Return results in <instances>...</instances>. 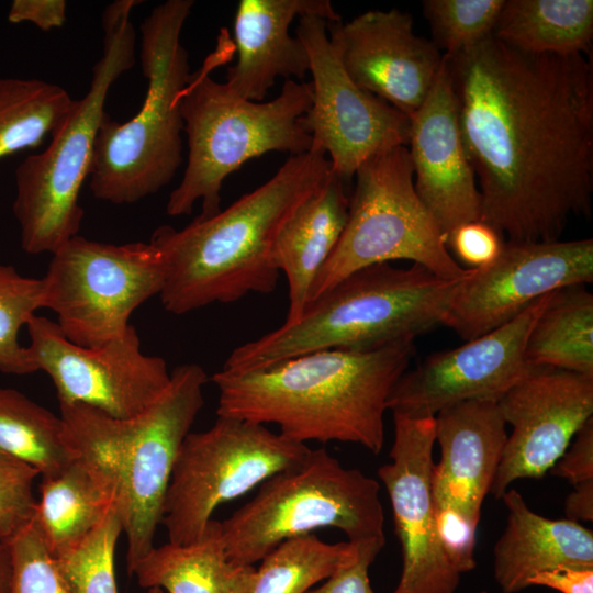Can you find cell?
I'll return each instance as SVG.
<instances>
[{
    "mask_svg": "<svg viewBox=\"0 0 593 593\" xmlns=\"http://www.w3.org/2000/svg\"><path fill=\"white\" fill-rule=\"evenodd\" d=\"M444 57L480 220L510 240H559L572 215L591 211V61L526 54L493 35Z\"/></svg>",
    "mask_w": 593,
    "mask_h": 593,
    "instance_id": "obj_1",
    "label": "cell"
},
{
    "mask_svg": "<svg viewBox=\"0 0 593 593\" xmlns=\"http://www.w3.org/2000/svg\"><path fill=\"white\" fill-rule=\"evenodd\" d=\"M414 340L379 349H322L242 372L221 370L216 415L275 424L305 444H359L379 454L390 393L407 370Z\"/></svg>",
    "mask_w": 593,
    "mask_h": 593,
    "instance_id": "obj_2",
    "label": "cell"
},
{
    "mask_svg": "<svg viewBox=\"0 0 593 593\" xmlns=\"http://www.w3.org/2000/svg\"><path fill=\"white\" fill-rule=\"evenodd\" d=\"M331 172L321 150L292 155L262 186L215 215L198 216L182 230L157 227L149 243L166 264L159 293L164 309L182 315L250 292H272L279 278L271 261L276 239Z\"/></svg>",
    "mask_w": 593,
    "mask_h": 593,
    "instance_id": "obj_3",
    "label": "cell"
},
{
    "mask_svg": "<svg viewBox=\"0 0 593 593\" xmlns=\"http://www.w3.org/2000/svg\"><path fill=\"white\" fill-rule=\"evenodd\" d=\"M460 280L416 264L361 268L311 300L295 322L234 348L223 370L247 371L322 349L368 351L414 340L444 323Z\"/></svg>",
    "mask_w": 593,
    "mask_h": 593,
    "instance_id": "obj_4",
    "label": "cell"
},
{
    "mask_svg": "<svg viewBox=\"0 0 593 593\" xmlns=\"http://www.w3.org/2000/svg\"><path fill=\"white\" fill-rule=\"evenodd\" d=\"M192 7V0H168L141 24L147 92L139 111L126 122L103 115L88 177L98 200L135 203L167 186L182 163L179 100L191 74L180 35Z\"/></svg>",
    "mask_w": 593,
    "mask_h": 593,
    "instance_id": "obj_5",
    "label": "cell"
},
{
    "mask_svg": "<svg viewBox=\"0 0 593 593\" xmlns=\"http://www.w3.org/2000/svg\"><path fill=\"white\" fill-rule=\"evenodd\" d=\"M214 64L209 57L190 75L180 96L188 161L182 180L169 194L170 216L190 214L198 201L199 216H213L221 211L223 181L247 160L268 152L298 155L312 147L300 121L312 103L311 82L286 80L273 100L254 102L214 80L210 76Z\"/></svg>",
    "mask_w": 593,
    "mask_h": 593,
    "instance_id": "obj_6",
    "label": "cell"
},
{
    "mask_svg": "<svg viewBox=\"0 0 593 593\" xmlns=\"http://www.w3.org/2000/svg\"><path fill=\"white\" fill-rule=\"evenodd\" d=\"M137 0H119L102 14L103 53L92 68L89 90L74 100L51 134L48 146L29 155L15 170L13 213L27 254H54L78 235L83 219L79 193L89 177L96 137L114 81L135 64L130 20Z\"/></svg>",
    "mask_w": 593,
    "mask_h": 593,
    "instance_id": "obj_7",
    "label": "cell"
},
{
    "mask_svg": "<svg viewBox=\"0 0 593 593\" xmlns=\"http://www.w3.org/2000/svg\"><path fill=\"white\" fill-rule=\"evenodd\" d=\"M208 380L197 363L178 366L161 396L131 418H116L82 403L71 405L75 424L115 475V510L127 541L128 574L155 547L174 466L204 404Z\"/></svg>",
    "mask_w": 593,
    "mask_h": 593,
    "instance_id": "obj_8",
    "label": "cell"
},
{
    "mask_svg": "<svg viewBox=\"0 0 593 593\" xmlns=\"http://www.w3.org/2000/svg\"><path fill=\"white\" fill-rule=\"evenodd\" d=\"M377 480L348 469L324 448L267 479L256 495L221 522L227 558L253 566L282 541L337 528L356 545H385Z\"/></svg>",
    "mask_w": 593,
    "mask_h": 593,
    "instance_id": "obj_9",
    "label": "cell"
},
{
    "mask_svg": "<svg viewBox=\"0 0 593 593\" xmlns=\"http://www.w3.org/2000/svg\"><path fill=\"white\" fill-rule=\"evenodd\" d=\"M355 177L345 228L312 284L309 302L354 271L391 260H411L448 280L468 273L448 251L445 235L415 191L406 146L374 154Z\"/></svg>",
    "mask_w": 593,
    "mask_h": 593,
    "instance_id": "obj_10",
    "label": "cell"
},
{
    "mask_svg": "<svg viewBox=\"0 0 593 593\" xmlns=\"http://www.w3.org/2000/svg\"><path fill=\"white\" fill-rule=\"evenodd\" d=\"M310 450L266 425L236 417L217 415L209 429L190 432L178 452L163 506L160 524L169 542L198 540L217 506L301 463Z\"/></svg>",
    "mask_w": 593,
    "mask_h": 593,
    "instance_id": "obj_11",
    "label": "cell"
},
{
    "mask_svg": "<svg viewBox=\"0 0 593 593\" xmlns=\"http://www.w3.org/2000/svg\"><path fill=\"white\" fill-rule=\"evenodd\" d=\"M52 255L41 278L43 307L83 347L123 336L133 312L159 295L166 279L164 257L149 242L116 245L76 235Z\"/></svg>",
    "mask_w": 593,
    "mask_h": 593,
    "instance_id": "obj_12",
    "label": "cell"
},
{
    "mask_svg": "<svg viewBox=\"0 0 593 593\" xmlns=\"http://www.w3.org/2000/svg\"><path fill=\"white\" fill-rule=\"evenodd\" d=\"M327 23L299 18L295 35L307 51L312 75V103L300 121L312 137L311 149L328 154L332 170L347 182L369 157L409 144L410 118L348 77Z\"/></svg>",
    "mask_w": 593,
    "mask_h": 593,
    "instance_id": "obj_13",
    "label": "cell"
},
{
    "mask_svg": "<svg viewBox=\"0 0 593 593\" xmlns=\"http://www.w3.org/2000/svg\"><path fill=\"white\" fill-rule=\"evenodd\" d=\"M26 346L37 371L53 381L59 404L82 403L116 418L137 416L170 382L166 361L141 349L136 328L97 347L67 339L56 322L35 314L26 324Z\"/></svg>",
    "mask_w": 593,
    "mask_h": 593,
    "instance_id": "obj_14",
    "label": "cell"
},
{
    "mask_svg": "<svg viewBox=\"0 0 593 593\" xmlns=\"http://www.w3.org/2000/svg\"><path fill=\"white\" fill-rule=\"evenodd\" d=\"M593 281L592 238L504 242L490 264L458 282L444 325L466 342L513 320L537 299Z\"/></svg>",
    "mask_w": 593,
    "mask_h": 593,
    "instance_id": "obj_15",
    "label": "cell"
},
{
    "mask_svg": "<svg viewBox=\"0 0 593 593\" xmlns=\"http://www.w3.org/2000/svg\"><path fill=\"white\" fill-rule=\"evenodd\" d=\"M552 292L504 325L454 349L435 353L393 387L388 410L410 418L434 417L471 400L499 401L534 368L526 359L529 333Z\"/></svg>",
    "mask_w": 593,
    "mask_h": 593,
    "instance_id": "obj_16",
    "label": "cell"
},
{
    "mask_svg": "<svg viewBox=\"0 0 593 593\" xmlns=\"http://www.w3.org/2000/svg\"><path fill=\"white\" fill-rule=\"evenodd\" d=\"M393 422L391 461L378 469L402 551L401 575L393 593H455L461 574L446 558L435 523V416L393 415Z\"/></svg>",
    "mask_w": 593,
    "mask_h": 593,
    "instance_id": "obj_17",
    "label": "cell"
},
{
    "mask_svg": "<svg viewBox=\"0 0 593 593\" xmlns=\"http://www.w3.org/2000/svg\"><path fill=\"white\" fill-rule=\"evenodd\" d=\"M513 427L490 493L499 499L517 479H538L555 466L593 415V377L536 367L499 401Z\"/></svg>",
    "mask_w": 593,
    "mask_h": 593,
    "instance_id": "obj_18",
    "label": "cell"
},
{
    "mask_svg": "<svg viewBox=\"0 0 593 593\" xmlns=\"http://www.w3.org/2000/svg\"><path fill=\"white\" fill-rule=\"evenodd\" d=\"M327 33L348 77L409 118L424 102L444 60L433 41L414 33L412 16L398 9L327 23Z\"/></svg>",
    "mask_w": 593,
    "mask_h": 593,
    "instance_id": "obj_19",
    "label": "cell"
},
{
    "mask_svg": "<svg viewBox=\"0 0 593 593\" xmlns=\"http://www.w3.org/2000/svg\"><path fill=\"white\" fill-rule=\"evenodd\" d=\"M407 145L415 191L445 237L459 225L480 220L481 195L461 137L445 57L427 97L410 116Z\"/></svg>",
    "mask_w": 593,
    "mask_h": 593,
    "instance_id": "obj_20",
    "label": "cell"
},
{
    "mask_svg": "<svg viewBox=\"0 0 593 593\" xmlns=\"http://www.w3.org/2000/svg\"><path fill=\"white\" fill-rule=\"evenodd\" d=\"M496 401H465L435 415L440 460L433 469L436 507L457 511L479 524L507 439Z\"/></svg>",
    "mask_w": 593,
    "mask_h": 593,
    "instance_id": "obj_21",
    "label": "cell"
},
{
    "mask_svg": "<svg viewBox=\"0 0 593 593\" xmlns=\"http://www.w3.org/2000/svg\"><path fill=\"white\" fill-rule=\"evenodd\" d=\"M340 21L329 0H240L234 19L237 61L225 83L237 96L261 102L278 77L303 79L310 58L302 41L289 32L296 16Z\"/></svg>",
    "mask_w": 593,
    "mask_h": 593,
    "instance_id": "obj_22",
    "label": "cell"
},
{
    "mask_svg": "<svg viewBox=\"0 0 593 593\" xmlns=\"http://www.w3.org/2000/svg\"><path fill=\"white\" fill-rule=\"evenodd\" d=\"M501 499L507 517L493 549V574L503 593L521 592L534 575L559 567L593 568L591 529L533 512L515 489Z\"/></svg>",
    "mask_w": 593,
    "mask_h": 593,
    "instance_id": "obj_23",
    "label": "cell"
},
{
    "mask_svg": "<svg viewBox=\"0 0 593 593\" xmlns=\"http://www.w3.org/2000/svg\"><path fill=\"white\" fill-rule=\"evenodd\" d=\"M348 208L346 182L332 170L281 228L271 261L279 272L286 275L289 284L284 323L290 324L301 317L312 284L343 234Z\"/></svg>",
    "mask_w": 593,
    "mask_h": 593,
    "instance_id": "obj_24",
    "label": "cell"
},
{
    "mask_svg": "<svg viewBox=\"0 0 593 593\" xmlns=\"http://www.w3.org/2000/svg\"><path fill=\"white\" fill-rule=\"evenodd\" d=\"M116 491L112 473L82 454L58 473L41 477L34 519L49 552L59 558L80 545L115 507Z\"/></svg>",
    "mask_w": 593,
    "mask_h": 593,
    "instance_id": "obj_25",
    "label": "cell"
},
{
    "mask_svg": "<svg viewBox=\"0 0 593 593\" xmlns=\"http://www.w3.org/2000/svg\"><path fill=\"white\" fill-rule=\"evenodd\" d=\"M255 574L254 566L227 558L221 522L213 518L198 540L155 546L130 572L142 588L165 593H249Z\"/></svg>",
    "mask_w": 593,
    "mask_h": 593,
    "instance_id": "obj_26",
    "label": "cell"
},
{
    "mask_svg": "<svg viewBox=\"0 0 593 593\" xmlns=\"http://www.w3.org/2000/svg\"><path fill=\"white\" fill-rule=\"evenodd\" d=\"M493 36L526 54H588L593 40V1L507 0Z\"/></svg>",
    "mask_w": 593,
    "mask_h": 593,
    "instance_id": "obj_27",
    "label": "cell"
},
{
    "mask_svg": "<svg viewBox=\"0 0 593 593\" xmlns=\"http://www.w3.org/2000/svg\"><path fill=\"white\" fill-rule=\"evenodd\" d=\"M533 367L593 377V294L584 284L553 291L526 343Z\"/></svg>",
    "mask_w": 593,
    "mask_h": 593,
    "instance_id": "obj_28",
    "label": "cell"
},
{
    "mask_svg": "<svg viewBox=\"0 0 593 593\" xmlns=\"http://www.w3.org/2000/svg\"><path fill=\"white\" fill-rule=\"evenodd\" d=\"M0 450L41 477L58 473L78 457L61 417L10 388H0Z\"/></svg>",
    "mask_w": 593,
    "mask_h": 593,
    "instance_id": "obj_29",
    "label": "cell"
},
{
    "mask_svg": "<svg viewBox=\"0 0 593 593\" xmlns=\"http://www.w3.org/2000/svg\"><path fill=\"white\" fill-rule=\"evenodd\" d=\"M72 101L56 83L0 78V159L41 145L61 122Z\"/></svg>",
    "mask_w": 593,
    "mask_h": 593,
    "instance_id": "obj_30",
    "label": "cell"
},
{
    "mask_svg": "<svg viewBox=\"0 0 593 593\" xmlns=\"http://www.w3.org/2000/svg\"><path fill=\"white\" fill-rule=\"evenodd\" d=\"M358 556V546L329 544L313 533L287 539L260 560L249 593H306Z\"/></svg>",
    "mask_w": 593,
    "mask_h": 593,
    "instance_id": "obj_31",
    "label": "cell"
},
{
    "mask_svg": "<svg viewBox=\"0 0 593 593\" xmlns=\"http://www.w3.org/2000/svg\"><path fill=\"white\" fill-rule=\"evenodd\" d=\"M43 309L42 279L24 277L0 262V371L24 376L37 371L19 332Z\"/></svg>",
    "mask_w": 593,
    "mask_h": 593,
    "instance_id": "obj_32",
    "label": "cell"
},
{
    "mask_svg": "<svg viewBox=\"0 0 593 593\" xmlns=\"http://www.w3.org/2000/svg\"><path fill=\"white\" fill-rule=\"evenodd\" d=\"M505 0H425L433 42L444 55L467 51L492 36Z\"/></svg>",
    "mask_w": 593,
    "mask_h": 593,
    "instance_id": "obj_33",
    "label": "cell"
},
{
    "mask_svg": "<svg viewBox=\"0 0 593 593\" xmlns=\"http://www.w3.org/2000/svg\"><path fill=\"white\" fill-rule=\"evenodd\" d=\"M122 533L114 507L80 545L56 558L77 593H119L114 555Z\"/></svg>",
    "mask_w": 593,
    "mask_h": 593,
    "instance_id": "obj_34",
    "label": "cell"
},
{
    "mask_svg": "<svg viewBox=\"0 0 593 593\" xmlns=\"http://www.w3.org/2000/svg\"><path fill=\"white\" fill-rule=\"evenodd\" d=\"M8 542L12 556L10 593H77L45 545L34 517Z\"/></svg>",
    "mask_w": 593,
    "mask_h": 593,
    "instance_id": "obj_35",
    "label": "cell"
},
{
    "mask_svg": "<svg viewBox=\"0 0 593 593\" xmlns=\"http://www.w3.org/2000/svg\"><path fill=\"white\" fill-rule=\"evenodd\" d=\"M40 472L0 450V544L8 542L34 517V482Z\"/></svg>",
    "mask_w": 593,
    "mask_h": 593,
    "instance_id": "obj_36",
    "label": "cell"
},
{
    "mask_svg": "<svg viewBox=\"0 0 593 593\" xmlns=\"http://www.w3.org/2000/svg\"><path fill=\"white\" fill-rule=\"evenodd\" d=\"M435 523L441 549L452 568L460 574L472 571L477 566L478 524L457 511L436 506Z\"/></svg>",
    "mask_w": 593,
    "mask_h": 593,
    "instance_id": "obj_37",
    "label": "cell"
},
{
    "mask_svg": "<svg viewBox=\"0 0 593 593\" xmlns=\"http://www.w3.org/2000/svg\"><path fill=\"white\" fill-rule=\"evenodd\" d=\"M459 260L471 268H480L492 262L504 245L503 235L481 220L463 223L446 238Z\"/></svg>",
    "mask_w": 593,
    "mask_h": 593,
    "instance_id": "obj_38",
    "label": "cell"
},
{
    "mask_svg": "<svg viewBox=\"0 0 593 593\" xmlns=\"http://www.w3.org/2000/svg\"><path fill=\"white\" fill-rule=\"evenodd\" d=\"M550 469L573 486L593 482V417L575 434L574 440Z\"/></svg>",
    "mask_w": 593,
    "mask_h": 593,
    "instance_id": "obj_39",
    "label": "cell"
},
{
    "mask_svg": "<svg viewBox=\"0 0 593 593\" xmlns=\"http://www.w3.org/2000/svg\"><path fill=\"white\" fill-rule=\"evenodd\" d=\"M383 547L369 544L358 546L357 560L306 593H376L370 584L369 568Z\"/></svg>",
    "mask_w": 593,
    "mask_h": 593,
    "instance_id": "obj_40",
    "label": "cell"
},
{
    "mask_svg": "<svg viewBox=\"0 0 593 593\" xmlns=\"http://www.w3.org/2000/svg\"><path fill=\"white\" fill-rule=\"evenodd\" d=\"M66 11L67 2L64 0H14L8 20L13 24L29 22L47 32L64 25Z\"/></svg>",
    "mask_w": 593,
    "mask_h": 593,
    "instance_id": "obj_41",
    "label": "cell"
},
{
    "mask_svg": "<svg viewBox=\"0 0 593 593\" xmlns=\"http://www.w3.org/2000/svg\"><path fill=\"white\" fill-rule=\"evenodd\" d=\"M534 585L560 593H593V568L559 567L544 571L529 580V586Z\"/></svg>",
    "mask_w": 593,
    "mask_h": 593,
    "instance_id": "obj_42",
    "label": "cell"
},
{
    "mask_svg": "<svg viewBox=\"0 0 593 593\" xmlns=\"http://www.w3.org/2000/svg\"><path fill=\"white\" fill-rule=\"evenodd\" d=\"M564 512L568 519L578 523L593 519V482L574 486L566 500Z\"/></svg>",
    "mask_w": 593,
    "mask_h": 593,
    "instance_id": "obj_43",
    "label": "cell"
},
{
    "mask_svg": "<svg viewBox=\"0 0 593 593\" xmlns=\"http://www.w3.org/2000/svg\"><path fill=\"white\" fill-rule=\"evenodd\" d=\"M12 583V556L9 542L0 544V593H10Z\"/></svg>",
    "mask_w": 593,
    "mask_h": 593,
    "instance_id": "obj_44",
    "label": "cell"
},
{
    "mask_svg": "<svg viewBox=\"0 0 593 593\" xmlns=\"http://www.w3.org/2000/svg\"><path fill=\"white\" fill-rule=\"evenodd\" d=\"M147 591L148 593H165L161 589H158V588H152Z\"/></svg>",
    "mask_w": 593,
    "mask_h": 593,
    "instance_id": "obj_45",
    "label": "cell"
}]
</instances>
